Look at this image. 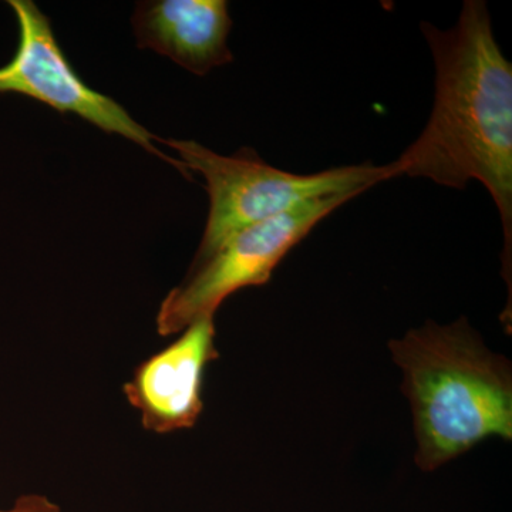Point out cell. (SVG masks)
<instances>
[{
	"mask_svg": "<svg viewBox=\"0 0 512 512\" xmlns=\"http://www.w3.org/2000/svg\"><path fill=\"white\" fill-rule=\"evenodd\" d=\"M436 67V94L426 127L384 165L387 180L427 178L464 190L471 180L490 192L505 251L512 244V64L493 32L483 0H466L451 29L421 23Z\"/></svg>",
	"mask_w": 512,
	"mask_h": 512,
	"instance_id": "1",
	"label": "cell"
},
{
	"mask_svg": "<svg viewBox=\"0 0 512 512\" xmlns=\"http://www.w3.org/2000/svg\"><path fill=\"white\" fill-rule=\"evenodd\" d=\"M412 406L416 464L433 471L488 437L512 439L510 362L466 318L427 322L390 342Z\"/></svg>",
	"mask_w": 512,
	"mask_h": 512,
	"instance_id": "2",
	"label": "cell"
},
{
	"mask_svg": "<svg viewBox=\"0 0 512 512\" xmlns=\"http://www.w3.org/2000/svg\"><path fill=\"white\" fill-rule=\"evenodd\" d=\"M133 28L138 47L170 57L197 76L234 60L228 47L232 19L225 0L141 2Z\"/></svg>",
	"mask_w": 512,
	"mask_h": 512,
	"instance_id": "7",
	"label": "cell"
},
{
	"mask_svg": "<svg viewBox=\"0 0 512 512\" xmlns=\"http://www.w3.org/2000/svg\"><path fill=\"white\" fill-rule=\"evenodd\" d=\"M164 143L180 154L188 173L202 175L210 197L204 237L192 265L214 254L235 232L269 220L301 202L349 192L362 194L387 181L384 165H345L316 174H293L265 163L248 147L231 156H221L191 140Z\"/></svg>",
	"mask_w": 512,
	"mask_h": 512,
	"instance_id": "3",
	"label": "cell"
},
{
	"mask_svg": "<svg viewBox=\"0 0 512 512\" xmlns=\"http://www.w3.org/2000/svg\"><path fill=\"white\" fill-rule=\"evenodd\" d=\"M183 332L167 348L144 360L123 387L144 429L153 433L191 429L204 409L205 369L218 357L214 316L198 319Z\"/></svg>",
	"mask_w": 512,
	"mask_h": 512,
	"instance_id": "6",
	"label": "cell"
},
{
	"mask_svg": "<svg viewBox=\"0 0 512 512\" xmlns=\"http://www.w3.org/2000/svg\"><path fill=\"white\" fill-rule=\"evenodd\" d=\"M357 195L349 192L312 198L235 232L214 254L192 265L183 284L165 296L157 313V332L161 336L183 332L198 319L214 316L232 293L266 284L291 249Z\"/></svg>",
	"mask_w": 512,
	"mask_h": 512,
	"instance_id": "4",
	"label": "cell"
},
{
	"mask_svg": "<svg viewBox=\"0 0 512 512\" xmlns=\"http://www.w3.org/2000/svg\"><path fill=\"white\" fill-rule=\"evenodd\" d=\"M19 26L15 55L0 67V93H18L70 113L90 124L133 141L154 156L174 165L190 178L180 160L165 156L146 127L137 123L116 100L83 82L57 42L52 23L32 0H9Z\"/></svg>",
	"mask_w": 512,
	"mask_h": 512,
	"instance_id": "5",
	"label": "cell"
},
{
	"mask_svg": "<svg viewBox=\"0 0 512 512\" xmlns=\"http://www.w3.org/2000/svg\"><path fill=\"white\" fill-rule=\"evenodd\" d=\"M0 512H62V510L45 495L30 494L18 498L10 510H0Z\"/></svg>",
	"mask_w": 512,
	"mask_h": 512,
	"instance_id": "8",
	"label": "cell"
}]
</instances>
